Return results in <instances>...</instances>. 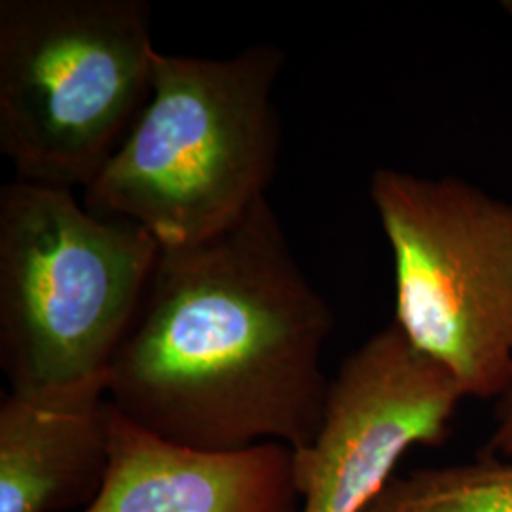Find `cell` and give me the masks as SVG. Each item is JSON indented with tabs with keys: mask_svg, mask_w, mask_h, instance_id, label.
Here are the masks:
<instances>
[{
	"mask_svg": "<svg viewBox=\"0 0 512 512\" xmlns=\"http://www.w3.org/2000/svg\"><path fill=\"white\" fill-rule=\"evenodd\" d=\"M110 403V401H109ZM110 471L84 512H300L293 450L209 454L152 437L110 404Z\"/></svg>",
	"mask_w": 512,
	"mask_h": 512,
	"instance_id": "cell-7",
	"label": "cell"
},
{
	"mask_svg": "<svg viewBox=\"0 0 512 512\" xmlns=\"http://www.w3.org/2000/svg\"><path fill=\"white\" fill-rule=\"evenodd\" d=\"M145 0L0 2V152L19 181L93 183L154 82Z\"/></svg>",
	"mask_w": 512,
	"mask_h": 512,
	"instance_id": "cell-4",
	"label": "cell"
},
{
	"mask_svg": "<svg viewBox=\"0 0 512 512\" xmlns=\"http://www.w3.org/2000/svg\"><path fill=\"white\" fill-rule=\"evenodd\" d=\"M329 302L268 198L215 238L162 249L109 368L110 404L156 439L209 454L319 433Z\"/></svg>",
	"mask_w": 512,
	"mask_h": 512,
	"instance_id": "cell-1",
	"label": "cell"
},
{
	"mask_svg": "<svg viewBox=\"0 0 512 512\" xmlns=\"http://www.w3.org/2000/svg\"><path fill=\"white\" fill-rule=\"evenodd\" d=\"M501 6H503V10L509 14L512 18V0H505V2H501Z\"/></svg>",
	"mask_w": 512,
	"mask_h": 512,
	"instance_id": "cell-11",
	"label": "cell"
},
{
	"mask_svg": "<svg viewBox=\"0 0 512 512\" xmlns=\"http://www.w3.org/2000/svg\"><path fill=\"white\" fill-rule=\"evenodd\" d=\"M160 255L145 228L101 217L73 190H0V366L19 395L109 385Z\"/></svg>",
	"mask_w": 512,
	"mask_h": 512,
	"instance_id": "cell-3",
	"label": "cell"
},
{
	"mask_svg": "<svg viewBox=\"0 0 512 512\" xmlns=\"http://www.w3.org/2000/svg\"><path fill=\"white\" fill-rule=\"evenodd\" d=\"M365 512H512V461L488 454L393 476Z\"/></svg>",
	"mask_w": 512,
	"mask_h": 512,
	"instance_id": "cell-9",
	"label": "cell"
},
{
	"mask_svg": "<svg viewBox=\"0 0 512 512\" xmlns=\"http://www.w3.org/2000/svg\"><path fill=\"white\" fill-rule=\"evenodd\" d=\"M107 384L0 403V512L90 507L110 471Z\"/></svg>",
	"mask_w": 512,
	"mask_h": 512,
	"instance_id": "cell-8",
	"label": "cell"
},
{
	"mask_svg": "<svg viewBox=\"0 0 512 512\" xmlns=\"http://www.w3.org/2000/svg\"><path fill=\"white\" fill-rule=\"evenodd\" d=\"M463 399L395 321L374 332L330 378L317 437L293 452L300 512H365L410 448L446 440Z\"/></svg>",
	"mask_w": 512,
	"mask_h": 512,
	"instance_id": "cell-6",
	"label": "cell"
},
{
	"mask_svg": "<svg viewBox=\"0 0 512 512\" xmlns=\"http://www.w3.org/2000/svg\"><path fill=\"white\" fill-rule=\"evenodd\" d=\"M370 200L395 264V323L467 399L512 380V202L459 177L376 169Z\"/></svg>",
	"mask_w": 512,
	"mask_h": 512,
	"instance_id": "cell-5",
	"label": "cell"
},
{
	"mask_svg": "<svg viewBox=\"0 0 512 512\" xmlns=\"http://www.w3.org/2000/svg\"><path fill=\"white\" fill-rule=\"evenodd\" d=\"M497 425L490 440V454L497 458L512 459V380L501 395Z\"/></svg>",
	"mask_w": 512,
	"mask_h": 512,
	"instance_id": "cell-10",
	"label": "cell"
},
{
	"mask_svg": "<svg viewBox=\"0 0 512 512\" xmlns=\"http://www.w3.org/2000/svg\"><path fill=\"white\" fill-rule=\"evenodd\" d=\"M285 54H156L152 93L86 192V209L145 228L162 249L234 228L266 200L281 148L274 88Z\"/></svg>",
	"mask_w": 512,
	"mask_h": 512,
	"instance_id": "cell-2",
	"label": "cell"
}]
</instances>
